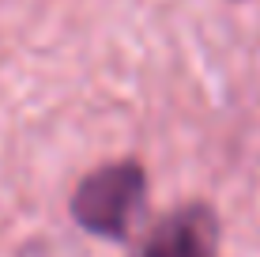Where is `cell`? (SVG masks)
<instances>
[{
  "mask_svg": "<svg viewBox=\"0 0 260 257\" xmlns=\"http://www.w3.org/2000/svg\"><path fill=\"white\" fill-rule=\"evenodd\" d=\"M147 205V170L140 159H113L83 174L72 189L68 212L79 231L106 238V242H132L140 212Z\"/></svg>",
  "mask_w": 260,
  "mask_h": 257,
  "instance_id": "6da1fadb",
  "label": "cell"
},
{
  "mask_svg": "<svg viewBox=\"0 0 260 257\" xmlns=\"http://www.w3.org/2000/svg\"><path fill=\"white\" fill-rule=\"evenodd\" d=\"M132 257H219V216L204 201H185L143 231Z\"/></svg>",
  "mask_w": 260,
  "mask_h": 257,
  "instance_id": "7a4b0ae2",
  "label": "cell"
}]
</instances>
